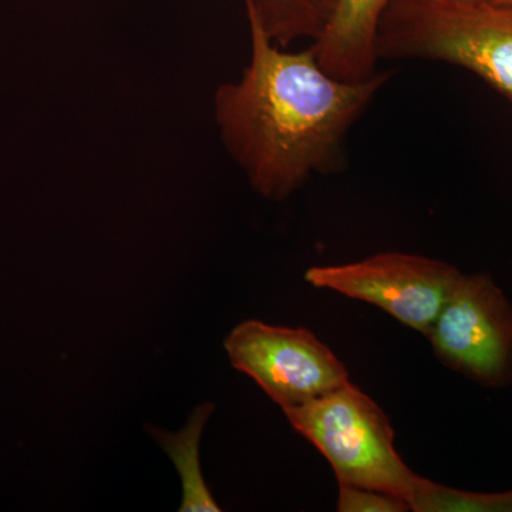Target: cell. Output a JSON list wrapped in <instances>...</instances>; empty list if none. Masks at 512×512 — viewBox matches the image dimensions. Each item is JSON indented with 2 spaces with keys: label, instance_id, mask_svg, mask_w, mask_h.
Masks as SVG:
<instances>
[{
  "label": "cell",
  "instance_id": "1",
  "mask_svg": "<svg viewBox=\"0 0 512 512\" xmlns=\"http://www.w3.org/2000/svg\"><path fill=\"white\" fill-rule=\"evenodd\" d=\"M252 56L237 83L215 94L222 141L262 197L285 200L312 174L342 167L343 141L390 74L343 82L320 67L313 46L285 52L247 8Z\"/></svg>",
  "mask_w": 512,
  "mask_h": 512
},
{
  "label": "cell",
  "instance_id": "2",
  "mask_svg": "<svg viewBox=\"0 0 512 512\" xmlns=\"http://www.w3.org/2000/svg\"><path fill=\"white\" fill-rule=\"evenodd\" d=\"M379 59L440 60L476 73L512 101V5L491 0H390Z\"/></svg>",
  "mask_w": 512,
  "mask_h": 512
},
{
  "label": "cell",
  "instance_id": "3",
  "mask_svg": "<svg viewBox=\"0 0 512 512\" xmlns=\"http://www.w3.org/2000/svg\"><path fill=\"white\" fill-rule=\"evenodd\" d=\"M293 429L328 460L339 484L372 488L409 504L419 474L394 446L382 407L352 382L301 406L284 409Z\"/></svg>",
  "mask_w": 512,
  "mask_h": 512
},
{
  "label": "cell",
  "instance_id": "4",
  "mask_svg": "<svg viewBox=\"0 0 512 512\" xmlns=\"http://www.w3.org/2000/svg\"><path fill=\"white\" fill-rule=\"evenodd\" d=\"M426 338L444 366L473 382L512 383V305L490 275L461 274Z\"/></svg>",
  "mask_w": 512,
  "mask_h": 512
},
{
  "label": "cell",
  "instance_id": "5",
  "mask_svg": "<svg viewBox=\"0 0 512 512\" xmlns=\"http://www.w3.org/2000/svg\"><path fill=\"white\" fill-rule=\"evenodd\" d=\"M225 350L232 366L251 377L282 410L350 382L342 360L306 328L247 320L231 330Z\"/></svg>",
  "mask_w": 512,
  "mask_h": 512
},
{
  "label": "cell",
  "instance_id": "6",
  "mask_svg": "<svg viewBox=\"0 0 512 512\" xmlns=\"http://www.w3.org/2000/svg\"><path fill=\"white\" fill-rule=\"evenodd\" d=\"M460 276L456 266L437 259L383 252L352 264L313 266L305 279L315 288L377 306L426 336Z\"/></svg>",
  "mask_w": 512,
  "mask_h": 512
},
{
  "label": "cell",
  "instance_id": "7",
  "mask_svg": "<svg viewBox=\"0 0 512 512\" xmlns=\"http://www.w3.org/2000/svg\"><path fill=\"white\" fill-rule=\"evenodd\" d=\"M390 0H336L328 23L313 42L316 59L330 76L362 82L377 73V30Z\"/></svg>",
  "mask_w": 512,
  "mask_h": 512
},
{
  "label": "cell",
  "instance_id": "8",
  "mask_svg": "<svg viewBox=\"0 0 512 512\" xmlns=\"http://www.w3.org/2000/svg\"><path fill=\"white\" fill-rule=\"evenodd\" d=\"M336 0H245L255 13L266 35L279 47H288L301 37L315 42Z\"/></svg>",
  "mask_w": 512,
  "mask_h": 512
},
{
  "label": "cell",
  "instance_id": "9",
  "mask_svg": "<svg viewBox=\"0 0 512 512\" xmlns=\"http://www.w3.org/2000/svg\"><path fill=\"white\" fill-rule=\"evenodd\" d=\"M212 412H214V404H202L195 410L190 424L183 431L178 434H158L164 450L173 458L175 467L183 480L184 500L180 511H221L202 478L200 457H198L202 430Z\"/></svg>",
  "mask_w": 512,
  "mask_h": 512
},
{
  "label": "cell",
  "instance_id": "10",
  "mask_svg": "<svg viewBox=\"0 0 512 512\" xmlns=\"http://www.w3.org/2000/svg\"><path fill=\"white\" fill-rule=\"evenodd\" d=\"M414 512H512V491L476 493L417 477L409 498Z\"/></svg>",
  "mask_w": 512,
  "mask_h": 512
},
{
  "label": "cell",
  "instance_id": "11",
  "mask_svg": "<svg viewBox=\"0 0 512 512\" xmlns=\"http://www.w3.org/2000/svg\"><path fill=\"white\" fill-rule=\"evenodd\" d=\"M339 512H404L410 511V505L396 495L357 487V485L339 484Z\"/></svg>",
  "mask_w": 512,
  "mask_h": 512
},
{
  "label": "cell",
  "instance_id": "12",
  "mask_svg": "<svg viewBox=\"0 0 512 512\" xmlns=\"http://www.w3.org/2000/svg\"><path fill=\"white\" fill-rule=\"evenodd\" d=\"M491 2H495V3H507V5H512V0H491Z\"/></svg>",
  "mask_w": 512,
  "mask_h": 512
}]
</instances>
